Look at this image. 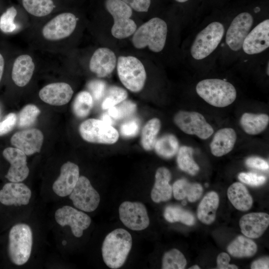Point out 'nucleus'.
<instances>
[{
	"label": "nucleus",
	"mask_w": 269,
	"mask_h": 269,
	"mask_svg": "<svg viewBox=\"0 0 269 269\" xmlns=\"http://www.w3.org/2000/svg\"><path fill=\"white\" fill-rule=\"evenodd\" d=\"M236 139L237 135L234 129L226 128L218 130L210 143L211 153L217 157L228 153L233 149Z\"/></svg>",
	"instance_id": "nucleus-26"
},
{
	"label": "nucleus",
	"mask_w": 269,
	"mask_h": 269,
	"mask_svg": "<svg viewBox=\"0 0 269 269\" xmlns=\"http://www.w3.org/2000/svg\"><path fill=\"white\" fill-rule=\"evenodd\" d=\"M105 6L114 19L111 29L113 36L118 39H124L133 34L136 24L131 18L132 9L122 0H107Z\"/></svg>",
	"instance_id": "nucleus-8"
},
{
	"label": "nucleus",
	"mask_w": 269,
	"mask_h": 269,
	"mask_svg": "<svg viewBox=\"0 0 269 269\" xmlns=\"http://www.w3.org/2000/svg\"><path fill=\"white\" fill-rule=\"evenodd\" d=\"M186 264L187 261L184 255L176 249L165 253L162 260L163 269H183Z\"/></svg>",
	"instance_id": "nucleus-38"
},
{
	"label": "nucleus",
	"mask_w": 269,
	"mask_h": 269,
	"mask_svg": "<svg viewBox=\"0 0 269 269\" xmlns=\"http://www.w3.org/2000/svg\"><path fill=\"white\" fill-rule=\"evenodd\" d=\"M87 88L93 101L96 102L103 99L107 89L106 83L104 81L99 79H95L90 81L88 83Z\"/></svg>",
	"instance_id": "nucleus-42"
},
{
	"label": "nucleus",
	"mask_w": 269,
	"mask_h": 269,
	"mask_svg": "<svg viewBox=\"0 0 269 269\" xmlns=\"http://www.w3.org/2000/svg\"><path fill=\"white\" fill-rule=\"evenodd\" d=\"M4 158L10 167L5 177L10 182H20L28 176L29 169L27 165L26 155L16 147H7L2 152Z\"/></svg>",
	"instance_id": "nucleus-18"
},
{
	"label": "nucleus",
	"mask_w": 269,
	"mask_h": 269,
	"mask_svg": "<svg viewBox=\"0 0 269 269\" xmlns=\"http://www.w3.org/2000/svg\"><path fill=\"white\" fill-rule=\"evenodd\" d=\"M131 8L138 12H146L150 5V0H122Z\"/></svg>",
	"instance_id": "nucleus-46"
},
{
	"label": "nucleus",
	"mask_w": 269,
	"mask_h": 269,
	"mask_svg": "<svg viewBox=\"0 0 269 269\" xmlns=\"http://www.w3.org/2000/svg\"><path fill=\"white\" fill-rule=\"evenodd\" d=\"M119 213L122 222L131 230H143L149 224L146 208L142 203L125 201L120 205Z\"/></svg>",
	"instance_id": "nucleus-13"
},
{
	"label": "nucleus",
	"mask_w": 269,
	"mask_h": 269,
	"mask_svg": "<svg viewBox=\"0 0 269 269\" xmlns=\"http://www.w3.org/2000/svg\"><path fill=\"white\" fill-rule=\"evenodd\" d=\"M136 110V104L131 100H125L108 109V114L115 120L126 119L133 115Z\"/></svg>",
	"instance_id": "nucleus-39"
},
{
	"label": "nucleus",
	"mask_w": 269,
	"mask_h": 269,
	"mask_svg": "<svg viewBox=\"0 0 269 269\" xmlns=\"http://www.w3.org/2000/svg\"><path fill=\"white\" fill-rule=\"evenodd\" d=\"M182 204L183 205H185L186 204V201L185 200H183L182 202Z\"/></svg>",
	"instance_id": "nucleus-53"
},
{
	"label": "nucleus",
	"mask_w": 269,
	"mask_h": 269,
	"mask_svg": "<svg viewBox=\"0 0 269 269\" xmlns=\"http://www.w3.org/2000/svg\"><path fill=\"white\" fill-rule=\"evenodd\" d=\"M127 97L128 92L126 90L118 86H111L107 88L102 99V108L108 109L126 100Z\"/></svg>",
	"instance_id": "nucleus-37"
},
{
	"label": "nucleus",
	"mask_w": 269,
	"mask_h": 269,
	"mask_svg": "<svg viewBox=\"0 0 269 269\" xmlns=\"http://www.w3.org/2000/svg\"><path fill=\"white\" fill-rule=\"evenodd\" d=\"M1 5H0V13H1V12L3 11V10H2V11L1 10L2 9H1Z\"/></svg>",
	"instance_id": "nucleus-54"
},
{
	"label": "nucleus",
	"mask_w": 269,
	"mask_h": 269,
	"mask_svg": "<svg viewBox=\"0 0 269 269\" xmlns=\"http://www.w3.org/2000/svg\"><path fill=\"white\" fill-rule=\"evenodd\" d=\"M163 216L170 223L177 222L188 226L195 224V217L192 213L177 205H169L164 211Z\"/></svg>",
	"instance_id": "nucleus-35"
},
{
	"label": "nucleus",
	"mask_w": 269,
	"mask_h": 269,
	"mask_svg": "<svg viewBox=\"0 0 269 269\" xmlns=\"http://www.w3.org/2000/svg\"><path fill=\"white\" fill-rule=\"evenodd\" d=\"M197 94L210 105L223 108L231 105L237 97L236 90L231 83L221 79H205L196 86Z\"/></svg>",
	"instance_id": "nucleus-5"
},
{
	"label": "nucleus",
	"mask_w": 269,
	"mask_h": 269,
	"mask_svg": "<svg viewBox=\"0 0 269 269\" xmlns=\"http://www.w3.org/2000/svg\"><path fill=\"white\" fill-rule=\"evenodd\" d=\"M226 28L221 21H211L196 35L190 48L191 57L202 61L210 57L219 47L224 38Z\"/></svg>",
	"instance_id": "nucleus-2"
},
{
	"label": "nucleus",
	"mask_w": 269,
	"mask_h": 269,
	"mask_svg": "<svg viewBox=\"0 0 269 269\" xmlns=\"http://www.w3.org/2000/svg\"><path fill=\"white\" fill-rule=\"evenodd\" d=\"M33 245V234L27 224L18 223L10 229L8 234V254L10 261L22 266L30 258Z\"/></svg>",
	"instance_id": "nucleus-6"
},
{
	"label": "nucleus",
	"mask_w": 269,
	"mask_h": 269,
	"mask_svg": "<svg viewBox=\"0 0 269 269\" xmlns=\"http://www.w3.org/2000/svg\"><path fill=\"white\" fill-rule=\"evenodd\" d=\"M160 127V121L156 118L149 120L143 126L141 132L140 143L144 150L149 151L154 148Z\"/></svg>",
	"instance_id": "nucleus-33"
},
{
	"label": "nucleus",
	"mask_w": 269,
	"mask_h": 269,
	"mask_svg": "<svg viewBox=\"0 0 269 269\" xmlns=\"http://www.w3.org/2000/svg\"><path fill=\"white\" fill-rule=\"evenodd\" d=\"M246 164L250 167L262 170L269 169V163L265 159L256 156L248 158L246 160Z\"/></svg>",
	"instance_id": "nucleus-47"
},
{
	"label": "nucleus",
	"mask_w": 269,
	"mask_h": 269,
	"mask_svg": "<svg viewBox=\"0 0 269 269\" xmlns=\"http://www.w3.org/2000/svg\"><path fill=\"white\" fill-rule=\"evenodd\" d=\"M154 148L156 153L164 158H170L178 152L179 141L173 134H165L156 139Z\"/></svg>",
	"instance_id": "nucleus-32"
},
{
	"label": "nucleus",
	"mask_w": 269,
	"mask_h": 269,
	"mask_svg": "<svg viewBox=\"0 0 269 269\" xmlns=\"http://www.w3.org/2000/svg\"><path fill=\"white\" fill-rule=\"evenodd\" d=\"M78 166L70 161L63 164L60 173L52 185L53 192L60 197H65L71 193L79 178Z\"/></svg>",
	"instance_id": "nucleus-23"
},
{
	"label": "nucleus",
	"mask_w": 269,
	"mask_h": 269,
	"mask_svg": "<svg viewBox=\"0 0 269 269\" xmlns=\"http://www.w3.org/2000/svg\"><path fill=\"white\" fill-rule=\"evenodd\" d=\"M31 197L30 189L21 182L6 183L0 190V202L6 206L26 205Z\"/></svg>",
	"instance_id": "nucleus-22"
},
{
	"label": "nucleus",
	"mask_w": 269,
	"mask_h": 269,
	"mask_svg": "<svg viewBox=\"0 0 269 269\" xmlns=\"http://www.w3.org/2000/svg\"><path fill=\"white\" fill-rule=\"evenodd\" d=\"M73 93V89L69 83L60 81L52 82L43 86L39 90L38 96L48 104L62 106L70 101Z\"/></svg>",
	"instance_id": "nucleus-19"
},
{
	"label": "nucleus",
	"mask_w": 269,
	"mask_h": 269,
	"mask_svg": "<svg viewBox=\"0 0 269 269\" xmlns=\"http://www.w3.org/2000/svg\"><path fill=\"white\" fill-rule=\"evenodd\" d=\"M30 25L26 14H20L13 5L10 6L0 14V39L18 34H21Z\"/></svg>",
	"instance_id": "nucleus-17"
},
{
	"label": "nucleus",
	"mask_w": 269,
	"mask_h": 269,
	"mask_svg": "<svg viewBox=\"0 0 269 269\" xmlns=\"http://www.w3.org/2000/svg\"><path fill=\"white\" fill-rule=\"evenodd\" d=\"M189 269H200V267L197 265H194L189 268Z\"/></svg>",
	"instance_id": "nucleus-51"
},
{
	"label": "nucleus",
	"mask_w": 269,
	"mask_h": 269,
	"mask_svg": "<svg viewBox=\"0 0 269 269\" xmlns=\"http://www.w3.org/2000/svg\"><path fill=\"white\" fill-rule=\"evenodd\" d=\"M16 49L5 39H0V84L6 73L9 61Z\"/></svg>",
	"instance_id": "nucleus-41"
},
{
	"label": "nucleus",
	"mask_w": 269,
	"mask_h": 269,
	"mask_svg": "<svg viewBox=\"0 0 269 269\" xmlns=\"http://www.w3.org/2000/svg\"><path fill=\"white\" fill-rule=\"evenodd\" d=\"M219 203V198L217 193L211 191L206 194L197 209L198 219L203 224H211L216 218Z\"/></svg>",
	"instance_id": "nucleus-27"
},
{
	"label": "nucleus",
	"mask_w": 269,
	"mask_h": 269,
	"mask_svg": "<svg viewBox=\"0 0 269 269\" xmlns=\"http://www.w3.org/2000/svg\"><path fill=\"white\" fill-rule=\"evenodd\" d=\"M116 65L115 54L112 50L106 47L96 49L88 62L89 70L99 78H104L111 74Z\"/></svg>",
	"instance_id": "nucleus-20"
},
{
	"label": "nucleus",
	"mask_w": 269,
	"mask_h": 269,
	"mask_svg": "<svg viewBox=\"0 0 269 269\" xmlns=\"http://www.w3.org/2000/svg\"><path fill=\"white\" fill-rule=\"evenodd\" d=\"M17 122V117L15 113L8 114L4 119L0 122V136L8 134L10 132Z\"/></svg>",
	"instance_id": "nucleus-45"
},
{
	"label": "nucleus",
	"mask_w": 269,
	"mask_h": 269,
	"mask_svg": "<svg viewBox=\"0 0 269 269\" xmlns=\"http://www.w3.org/2000/svg\"><path fill=\"white\" fill-rule=\"evenodd\" d=\"M269 259L268 257L262 258L255 261L251 265L252 269H268Z\"/></svg>",
	"instance_id": "nucleus-49"
},
{
	"label": "nucleus",
	"mask_w": 269,
	"mask_h": 269,
	"mask_svg": "<svg viewBox=\"0 0 269 269\" xmlns=\"http://www.w3.org/2000/svg\"><path fill=\"white\" fill-rule=\"evenodd\" d=\"M167 25L159 17H153L140 26L133 34L132 43L134 47H148L154 52L161 51L165 45Z\"/></svg>",
	"instance_id": "nucleus-4"
},
{
	"label": "nucleus",
	"mask_w": 269,
	"mask_h": 269,
	"mask_svg": "<svg viewBox=\"0 0 269 269\" xmlns=\"http://www.w3.org/2000/svg\"><path fill=\"white\" fill-rule=\"evenodd\" d=\"M30 25L41 21L64 9L63 0H19Z\"/></svg>",
	"instance_id": "nucleus-14"
},
{
	"label": "nucleus",
	"mask_w": 269,
	"mask_h": 269,
	"mask_svg": "<svg viewBox=\"0 0 269 269\" xmlns=\"http://www.w3.org/2000/svg\"><path fill=\"white\" fill-rule=\"evenodd\" d=\"M93 99L87 91L79 92L75 97L72 105L74 115L79 118L86 117L90 113L93 106Z\"/></svg>",
	"instance_id": "nucleus-36"
},
{
	"label": "nucleus",
	"mask_w": 269,
	"mask_h": 269,
	"mask_svg": "<svg viewBox=\"0 0 269 269\" xmlns=\"http://www.w3.org/2000/svg\"><path fill=\"white\" fill-rule=\"evenodd\" d=\"M40 111L35 105L28 104L20 111L17 119V126L19 128H27L34 124Z\"/></svg>",
	"instance_id": "nucleus-40"
},
{
	"label": "nucleus",
	"mask_w": 269,
	"mask_h": 269,
	"mask_svg": "<svg viewBox=\"0 0 269 269\" xmlns=\"http://www.w3.org/2000/svg\"><path fill=\"white\" fill-rule=\"evenodd\" d=\"M175 0L179 3H184V2H187L189 0Z\"/></svg>",
	"instance_id": "nucleus-52"
},
{
	"label": "nucleus",
	"mask_w": 269,
	"mask_h": 269,
	"mask_svg": "<svg viewBox=\"0 0 269 269\" xmlns=\"http://www.w3.org/2000/svg\"><path fill=\"white\" fill-rule=\"evenodd\" d=\"M193 149L189 146H182L178 151L177 163L178 167L188 174L194 175L199 170V167L193 158Z\"/></svg>",
	"instance_id": "nucleus-34"
},
{
	"label": "nucleus",
	"mask_w": 269,
	"mask_h": 269,
	"mask_svg": "<svg viewBox=\"0 0 269 269\" xmlns=\"http://www.w3.org/2000/svg\"><path fill=\"white\" fill-rule=\"evenodd\" d=\"M269 122V117L265 114H255L245 113L240 123L244 131L249 134L255 135L264 131Z\"/></svg>",
	"instance_id": "nucleus-30"
},
{
	"label": "nucleus",
	"mask_w": 269,
	"mask_h": 269,
	"mask_svg": "<svg viewBox=\"0 0 269 269\" xmlns=\"http://www.w3.org/2000/svg\"><path fill=\"white\" fill-rule=\"evenodd\" d=\"M132 246L130 233L123 228L116 229L105 237L102 246V255L105 264L116 269L125 264Z\"/></svg>",
	"instance_id": "nucleus-3"
},
{
	"label": "nucleus",
	"mask_w": 269,
	"mask_h": 269,
	"mask_svg": "<svg viewBox=\"0 0 269 269\" xmlns=\"http://www.w3.org/2000/svg\"><path fill=\"white\" fill-rule=\"evenodd\" d=\"M69 198L75 207L87 212L95 211L100 201L99 194L84 176L79 177L76 185L69 194Z\"/></svg>",
	"instance_id": "nucleus-12"
},
{
	"label": "nucleus",
	"mask_w": 269,
	"mask_h": 269,
	"mask_svg": "<svg viewBox=\"0 0 269 269\" xmlns=\"http://www.w3.org/2000/svg\"><path fill=\"white\" fill-rule=\"evenodd\" d=\"M254 17L246 11L238 13L232 20L224 36L226 46L232 53L241 50L244 40L253 27Z\"/></svg>",
	"instance_id": "nucleus-9"
},
{
	"label": "nucleus",
	"mask_w": 269,
	"mask_h": 269,
	"mask_svg": "<svg viewBox=\"0 0 269 269\" xmlns=\"http://www.w3.org/2000/svg\"><path fill=\"white\" fill-rule=\"evenodd\" d=\"M171 174L165 167L158 168L155 174V182L151 191V198L155 203L169 200L172 194V187L169 183Z\"/></svg>",
	"instance_id": "nucleus-25"
},
{
	"label": "nucleus",
	"mask_w": 269,
	"mask_h": 269,
	"mask_svg": "<svg viewBox=\"0 0 269 269\" xmlns=\"http://www.w3.org/2000/svg\"><path fill=\"white\" fill-rule=\"evenodd\" d=\"M175 124L184 133L196 135L202 139L209 138L214 133L212 126L204 116L196 112L180 111L174 117Z\"/></svg>",
	"instance_id": "nucleus-11"
},
{
	"label": "nucleus",
	"mask_w": 269,
	"mask_h": 269,
	"mask_svg": "<svg viewBox=\"0 0 269 269\" xmlns=\"http://www.w3.org/2000/svg\"><path fill=\"white\" fill-rule=\"evenodd\" d=\"M54 217L57 223L61 226H69L73 235L77 238L83 235L84 230L91 223V219L87 214L67 205L58 209Z\"/></svg>",
	"instance_id": "nucleus-16"
},
{
	"label": "nucleus",
	"mask_w": 269,
	"mask_h": 269,
	"mask_svg": "<svg viewBox=\"0 0 269 269\" xmlns=\"http://www.w3.org/2000/svg\"><path fill=\"white\" fill-rule=\"evenodd\" d=\"M230 257L226 253H221L217 257V269H237L238 267L235 265H230Z\"/></svg>",
	"instance_id": "nucleus-48"
},
{
	"label": "nucleus",
	"mask_w": 269,
	"mask_h": 269,
	"mask_svg": "<svg viewBox=\"0 0 269 269\" xmlns=\"http://www.w3.org/2000/svg\"><path fill=\"white\" fill-rule=\"evenodd\" d=\"M117 72L124 86L133 92H138L143 88L146 74L144 67L137 58L121 56L117 62Z\"/></svg>",
	"instance_id": "nucleus-7"
},
{
	"label": "nucleus",
	"mask_w": 269,
	"mask_h": 269,
	"mask_svg": "<svg viewBox=\"0 0 269 269\" xmlns=\"http://www.w3.org/2000/svg\"><path fill=\"white\" fill-rule=\"evenodd\" d=\"M79 23V17L64 9L31 25L22 34L28 47L53 55H66Z\"/></svg>",
	"instance_id": "nucleus-1"
},
{
	"label": "nucleus",
	"mask_w": 269,
	"mask_h": 269,
	"mask_svg": "<svg viewBox=\"0 0 269 269\" xmlns=\"http://www.w3.org/2000/svg\"><path fill=\"white\" fill-rule=\"evenodd\" d=\"M43 141L42 133L32 128L15 133L11 137V144L26 155L39 152Z\"/></svg>",
	"instance_id": "nucleus-21"
},
{
	"label": "nucleus",
	"mask_w": 269,
	"mask_h": 269,
	"mask_svg": "<svg viewBox=\"0 0 269 269\" xmlns=\"http://www.w3.org/2000/svg\"><path fill=\"white\" fill-rule=\"evenodd\" d=\"M140 123L136 118L129 119L120 127V133L125 137L130 138L136 136L139 132Z\"/></svg>",
	"instance_id": "nucleus-43"
},
{
	"label": "nucleus",
	"mask_w": 269,
	"mask_h": 269,
	"mask_svg": "<svg viewBox=\"0 0 269 269\" xmlns=\"http://www.w3.org/2000/svg\"><path fill=\"white\" fill-rule=\"evenodd\" d=\"M227 251L236 258H249L256 253L257 246L251 239L239 236L228 245Z\"/></svg>",
	"instance_id": "nucleus-31"
},
{
	"label": "nucleus",
	"mask_w": 269,
	"mask_h": 269,
	"mask_svg": "<svg viewBox=\"0 0 269 269\" xmlns=\"http://www.w3.org/2000/svg\"><path fill=\"white\" fill-rule=\"evenodd\" d=\"M269 47V19H265L254 26L244 40L241 50L247 55L263 53Z\"/></svg>",
	"instance_id": "nucleus-15"
},
{
	"label": "nucleus",
	"mask_w": 269,
	"mask_h": 269,
	"mask_svg": "<svg viewBox=\"0 0 269 269\" xmlns=\"http://www.w3.org/2000/svg\"><path fill=\"white\" fill-rule=\"evenodd\" d=\"M79 131L84 140L92 143L112 144L116 143L119 137L118 131L113 126L95 119L83 122Z\"/></svg>",
	"instance_id": "nucleus-10"
},
{
	"label": "nucleus",
	"mask_w": 269,
	"mask_h": 269,
	"mask_svg": "<svg viewBox=\"0 0 269 269\" xmlns=\"http://www.w3.org/2000/svg\"><path fill=\"white\" fill-rule=\"evenodd\" d=\"M100 120L112 126L114 124V119L108 113H104L102 114Z\"/></svg>",
	"instance_id": "nucleus-50"
},
{
	"label": "nucleus",
	"mask_w": 269,
	"mask_h": 269,
	"mask_svg": "<svg viewBox=\"0 0 269 269\" xmlns=\"http://www.w3.org/2000/svg\"><path fill=\"white\" fill-rule=\"evenodd\" d=\"M238 178L241 182L253 186H260L266 181L265 176L251 172H241L239 174Z\"/></svg>",
	"instance_id": "nucleus-44"
},
{
	"label": "nucleus",
	"mask_w": 269,
	"mask_h": 269,
	"mask_svg": "<svg viewBox=\"0 0 269 269\" xmlns=\"http://www.w3.org/2000/svg\"><path fill=\"white\" fill-rule=\"evenodd\" d=\"M239 225L243 235L248 238L260 237L269 225V216L263 212L251 213L243 216Z\"/></svg>",
	"instance_id": "nucleus-24"
},
{
	"label": "nucleus",
	"mask_w": 269,
	"mask_h": 269,
	"mask_svg": "<svg viewBox=\"0 0 269 269\" xmlns=\"http://www.w3.org/2000/svg\"><path fill=\"white\" fill-rule=\"evenodd\" d=\"M203 188L197 183H190L185 179L176 180L172 186V193L177 200H182L187 197L188 201L194 202L201 197Z\"/></svg>",
	"instance_id": "nucleus-29"
},
{
	"label": "nucleus",
	"mask_w": 269,
	"mask_h": 269,
	"mask_svg": "<svg viewBox=\"0 0 269 269\" xmlns=\"http://www.w3.org/2000/svg\"><path fill=\"white\" fill-rule=\"evenodd\" d=\"M227 195L234 207L240 211H248L252 206V197L246 187L240 182L233 183L228 189Z\"/></svg>",
	"instance_id": "nucleus-28"
}]
</instances>
